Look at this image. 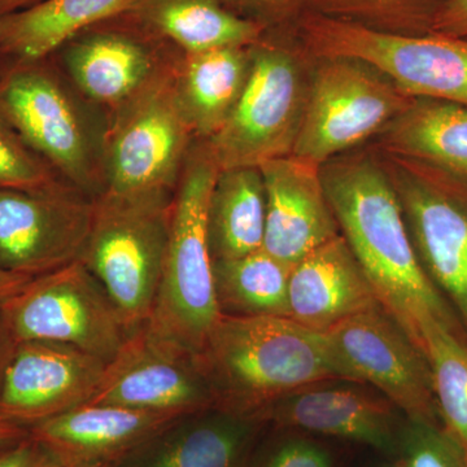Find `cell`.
<instances>
[{"instance_id": "6da1fadb", "label": "cell", "mask_w": 467, "mask_h": 467, "mask_svg": "<svg viewBox=\"0 0 467 467\" xmlns=\"http://www.w3.org/2000/svg\"><path fill=\"white\" fill-rule=\"evenodd\" d=\"M321 175L340 234L383 308L420 349V333L430 322L467 342L453 309L420 265L383 161L368 153L337 156L321 165Z\"/></svg>"}, {"instance_id": "7a4b0ae2", "label": "cell", "mask_w": 467, "mask_h": 467, "mask_svg": "<svg viewBox=\"0 0 467 467\" xmlns=\"http://www.w3.org/2000/svg\"><path fill=\"white\" fill-rule=\"evenodd\" d=\"M196 358L214 409L259 422L288 393L343 380L324 335L287 317L221 316Z\"/></svg>"}, {"instance_id": "3957f363", "label": "cell", "mask_w": 467, "mask_h": 467, "mask_svg": "<svg viewBox=\"0 0 467 467\" xmlns=\"http://www.w3.org/2000/svg\"><path fill=\"white\" fill-rule=\"evenodd\" d=\"M0 115L66 182L92 199L104 192L109 117L51 57L2 61Z\"/></svg>"}, {"instance_id": "277c9868", "label": "cell", "mask_w": 467, "mask_h": 467, "mask_svg": "<svg viewBox=\"0 0 467 467\" xmlns=\"http://www.w3.org/2000/svg\"><path fill=\"white\" fill-rule=\"evenodd\" d=\"M202 140H196L175 187L167 254L147 327L198 356L221 317L208 241V207L218 175Z\"/></svg>"}, {"instance_id": "5b68a950", "label": "cell", "mask_w": 467, "mask_h": 467, "mask_svg": "<svg viewBox=\"0 0 467 467\" xmlns=\"http://www.w3.org/2000/svg\"><path fill=\"white\" fill-rule=\"evenodd\" d=\"M312 58L295 26L269 27L251 46V69L223 128L202 140L220 171L291 155L299 135Z\"/></svg>"}, {"instance_id": "8992f818", "label": "cell", "mask_w": 467, "mask_h": 467, "mask_svg": "<svg viewBox=\"0 0 467 467\" xmlns=\"http://www.w3.org/2000/svg\"><path fill=\"white\" fill-rule=\"evenodd\" d=\"M174 193L95 199L78 261L97 276L131 331L149 321L167 254Z\"/></svg>"}, {"instance_id": "52a82bcc", "label": "cell", "mask_w": 467, "mask_h": 467, "mask_svg": "<svg viewBox=\"0 0 467 467\" xmlns=\"http://www.w3.org/2000/svg\"><path fill=\"white\" fill-rule=\"evenodd\" d=\"M296 30L310 57L359 58L409 97L467 107V39L376 32L312 12Z\"/></svg>"}, {"instance_id": "ba28073f", "label": "cell", "mask_w": 467, "mask_h": 467, "mask_svg": "<svg viewBox=\"0 0 467 467\" xmlns=\"http://www.w3.org/2000/svg\"><path fill=\"white\" fill-rule=\"evenodd\" d=\"M312 69L292 155L318 165L382 133L414 99L359 58L313 57Z\"/></svg>"}, {"instance_id": "9c48e42d", "label": "cell", "mask_w": 467, "mask_h": 467, "mask_svg": "<svg viewBox=\"0 0 467 467\" xmlns=\"http://www.w3.org/2000/svg\"><path fill=\"white\" fill-rule=\"evenodd\" d=\"M2 309L18 343L67 344L107 364L133 333L109 292L81 261L33 278L2 303Z\"/></svg>"}, {"instance_id": "30bf717a", "label": "cell", "mask_w": 467, "mask_h": 467, "mask_svg": "<svg viewBox=\"0 0 467 467\" xmlns=\"http://www.w3.org/2000/svg\"><path fill=\"white\" fill-rule=\"evenodd\" d=\"M418 259L467 337V182L429 165L387 155Z\"/></svg>"}, {"instance_id": "8fae6325", "label": "cell", "mask_w": 467, "mask_h": 467, "mask_svg": "<svg viewBox=\"0 0 467 467\" xmlns=\"http://www.w3.org/2000/svg\"><path fill=\"white\" fill-rule=\"evenodd\" d=\"M171 73L110 117L103 193H174L198 140L175 97Z\"/></svg>"}, {"instance_id": "7c38bea8", "label": "cell", "mask_w": 467, "mask_h": 467, "mask_svg": "<svg viewBox=\"0 0 467 467\" xmlns=\"http://www.w3.org/2000/svg\"><path fill=\"white\" fill-rule=\"evenodd\" d=\"M322 335L343 380L376 387L409 420L442 426L425 353L380 304Z\"/></svg>"}, {"instance_id": "4fadbf2b", "label": "cell", "mask_w": 467, "mask_h": 467, "mask_svg": "<svg viewBox=\"0 0 467 467\" xmlns=\"http://www.w3.org/2000/svg\"><path fill=\"white\" fill-rule=\"evenodd\" d=\"M177 54L124 14L82 30L50 57L110 119L171 75Z\"/></svg>"}, {"instance_id": "5bb4252c", "label": "cell", "mask_w": 467, "mask_h": 467, "mask_svg": "<svg viewBox=\"0 0 467 467\" xmlns=\"http://www.w3.org/2000/svg\"><path fill=\"white\" fill-rule=\"evenodd\" d=\"M95 199L61 182L36 192L0 189V267L36 278L76 263Z\"/></svg>"}, {"instance_id": "9a60e30c", "label": "cell", "mask_w": 467, "mask_h": 467, "mask_svg": "<svg viewBox=\"0 0 467 467\" xmlns=\"http://www.w3.org/2000/svg\"><path fill=\"white\" fill-rule=\"evenodd\" d=\"M91 404L186 417L214 408L213 396L192 353L137 328L104 370Z\"/></svg>"}, {"instance_id": "2e32d148", "label": "cell", "mask_w": 467, "mask_h": 467, "mask_svg": "<svg viewBox=\"0 0 467 467\" xmlns=\"http://www.w3.org/2000/svg\"><path fill=\"white\" fill-rule=\"evenodd\" d=\"M107 362L67 344L20 342L0 386V418L30 429L97 392Z\"/></svg>"}, {"instance_id": "e0dca14e", "label": "cell", "mask_w": 467, "mask_h": 467, "mask_svg": "<svg viewBox=\"0 0 467 467\" xmlns=\"http://www.w3.org/2000/svg\"><path fill=\"white\" fill-rule=\"evenodd\" d=\"M259 168L266 199L263 250L292 269L310 252L340 235L321 165L291 153L267 160Z\"/></svg>"}, {"instance_id": "ac0fdd59", "label": "cell", "mask_w": 467, "mask_h": 467, "mask_svg": "<svg viewBox=\"0 0 467 467\" xmlns=\"http://www.w3.org/2000/svg\"><path fill=\"white\" fill-rule=\"evenodd\" d=\"M343 382L325 380L288 393L270 405L260 420L396 454L401 426L391 402Z\"/></svg>"}, {"instance_id": "d6986e66", "label": "cell", "mask_w": 467, "mask_h": 467, "mask_svg": "<svg viewBox=\"0 0 467 467\" xmlns=\"http://www.w3.org/2000/svg\"><path fill=\"white\" fill-rule=\"evenodd\" d=\"M182 417L110 404L81 405L27 429L64 467L119 463Z\"/></svg>"}, {"instance_id": "ffe728a7", "label": "cell", "mask_w": 467, "mask_h": 467, "mask_svg": "<svg viewBox=\"0 0 467 467\" xmlns=\"http://www.w3.org/2000/svg\"><path fill=\"white\" fill-rule=\"evenodd\" d=\"M378 304L373 285L342 234L292 267L288 318L310 330L324 333Z\"/></svg>"}, {"instance_id": "44dd1931", "label": "cell", "mask_w": 467, "mask_h": 467, "mask_svg": "<svg viewBox=\"0 0 467 467\" xmlns=\"http://www.w3.org/2000/svg\"><path fill=\"white\" fill-rule=\"evenodd\" d=\"M263 425L208 409L175 420L119 467H248Z\"/></svg>"}, {"instance_id": "7402d4cb", "label": "cell", "mask_w": 467, "mask_h": 467, "mask_svg": "<svg viewBox=\"0 0 467 467\" xmlns=\"http://www.w3.org/2000/svg\"><path fill=\"white\" fill-rule=\"evenodd\" d=\"M251 46L178 50L171 81L196 140L213 137L229 119L250 75Z\"/></svg>"}, {"instance_id": "603a6c76", "label": "cell", "mask_w": 467, "mask_h": 467, "mask_svg": "<svg viewBox=\"0 0 467 467\" xmlns=\"http://www.w3.org/2000/svg\"><path fill=\"white\" fill-rule=\"evenodd\" d=\"M380 146L467 182V107L414 98L380 133Z\"/></svg>"}, {"instance_id": "cb8c5ba5", "label": "cell", "mask_w": 467, "mask_h": 467, "mask_svg": "<svg viewBox=\"0 0 467 467\" xmlns=\"http://www.w3.org/2000/svg\"><path fill=\"white\" fill-rule=\"evenodd\" d=\"M126 15L150 36L186 52L251 46L266 30L218 0H135Z\"/></svg>"}, {"instance_id": "d4e9b609", "label": "cell", "mask_w": 467, "mask_h": 467, "mask_svg": "<svg viewBox=\"0 0 467 467\" xmlns=\"http://www.w3.org/2000/svg\"><path fill=\"white\" fill-rule=\"evenodd\" d=\"M135 0H43L0 16V60L50 57L82 30L130 11Z\"/></svg>"}, {"instance_id": "484cf974", "label": "cell", "mask_w": 467, "mask_h": 467, "mask_svg": "<svg viewBox=\"0 0 467 467\" xmlns=\"http://www.w3.org/2000/svg\"><path fill=\"white\" fill-rule=\"evenodd\" d=\"M265 186L259 167L218 171L208 207L212 260H233L263 248Z\"/></svg>"}, {"instance_id": "4316f807", "label": "cell", "mask_w": 467, "mask_h": 467, "mask_svg": "<svg viewBox=\"0 0 467 467\" xmlns=\"http://www.w3.org/2000/svg\"><path fill=\"white\" fill-rule=\"evenodd\" d=\"M291 270L263 248L239 259L213 261L221 316L288 318Z\"/></svg>"}, {"instance_id": "83f0119b", "label": "cell", "mask_w": 467, "mask_h": 467, "mask_svg": "<svg viewBox=\"0 0 467 467\" xmlns=\"http://www.w3.org/2000/svg\"><path fill=\"white\" fill-rule=\"evenodd\" d=\"M441 425L467 453V342L438 322L420 333Z\"/></svg>"}, {"instance_id": "f1b7e54d", "label": "cell", "mask_w": 467, "mask_h": 467, "mask_svg": "<svg viewBox=\"0 0 467 467\" xmlns=\"http://www.w3.org/2000/svg\"><path fill=\"white\" fill-rule=\"evenodd\" d=\"M447 0H306V11L376 32L432 34Z\"/></svg>"}, {"instance_id": "f546056e", "label": "cell", "mask_w": 467, "mask_h": 467, "mask_svg": "<svg viewBox=\"0 0 467 467\" xmlns=\"http://www.w3.org/2000/svg\"><path fill=\"white\" fill-rule=\"evenodd\" d=\"M61 182L66 181L0 115V189L36 192Z\"/></svg>"}, {"instance_id": "4dcf8cb0", "label": "cell", "mask_w": 467, "mask_h": 467, "mask_svg": "<svg viewBox=\"0 0 467 467\" xmlns=\"http://www.w3.org/2000/svg\"><path fill=\"white\" fill-rule=\"evenodd\" d=\"M401 467H467V453L441 425L409 420L401 426L398 444Z\"/></svg>"}, {"instance_id": "1f68e13d", "label": "cell", "mask_w": 467, "mask_h": 467, "mask_svg": "<svg viewBox=\"0 0 467 467\" xmlns=\"http://www.w3.org/2000/svg\"><path fill=\"white\" fill-rule=\"evenodd\" d=\"M248 467H334L330 451L306 438H285L254 454Z\"/></svg>"}, {"instance_id": "d6a6232c", "label": "cell", "mask_w": 467, "mask_h": 467, "mask_svg": "<svg viewBox=\"0 0 467 467\" xmlns=\"http://www.w3.org/2000/svg\"><path fill=\"white\" fill-rule=\"evenodd\" d=\"M236 16L266 27L295 26L306 11V0H218Z\"/></svg>"}, {"instance_id": "836d02e7", "label": "cell", "mask_w": 467, "mask_h": 467, "mask_svg": "<svg viewBox=\"0 0 467 467\" xmlns=\"http://www.w3.org/2000/svg\"><path fill=\"white\" fill-rule=\"evenodd\" d=\"M0 467H64L45 447L26 436L0 447Z\"/></svg>"}, {"instance_id": "e575fe53", "label": "cell", "mask_w": 467, "mask_h": 467, "mask_svg": "<svg viewBox=\"0 0 467 467\" xmlns=\"http://www.w3.org/2000/svg\"><path fill=\"white\" fill-rule=\"evenodd\" d=\"M432 34L467 39V0H447L436 17Z\"/></svg>"}, {"instance_id": "d590c367", "label": "cell", "mask_w": 467, "mask_h": 467, "mask_svg": "<svg viewBox=\"0 0 467 467\" xmlns=\"http://www.w3.org/2000/svg\"><path fill=\"white\" fill-rule=\"evenodd\" d=\"M17 344V340L15 339L11 328L5 321L2 304H0V386H2L3 378H5L9 362L14 358Z\"/></svg>"}, {"instance_id": "8d00e7d4", "label": "cell", "mask_w": 467, "mask_h": 467, "mask_svg": "<svg viewBox=\"0 0 467 467\" xmlns=\"http://www.w3.org/2000/svg\"><path fill=\"white\" fill-rule=\"evenodd\" d=\"M32 279L29 276L15 275V273L7 272L0 267V304L23 290L27 282Z\"/></svg>"}, {"instance_id": "74e56055", "label": "cell", "mask_w": 467, "mask_h": 467, "mask_svg": "<svg viewBox=\"0 0 467 467\" xmlns=\"http://www.w3.org/2000/svg\"><path fill=\"white\" fill-rule=\"evenodd\" d=\"M27 435V429L0 418V447Z\"/></svg>"}, {"instance_id": "f35d334b", "label": "cell", "mask_w": 467, "mask_h": 467, "mask_svg": "<svg viewBox=\"0 0 467 467\" xmlns=\"http://www.w3.org/2000/svg\"><path fill=\"white\" fill-rule=\"evenodd\" d=\"M43 0H0V16L33 7Z\"/></svg>"}, {"instance_id": "ab89813d", "label": "cell", "mask_w": 467, "mask_h": 467, "mask_svg": "<svg viewBox=\"0 0 467 467\" xmlns=\"http://www.w3.org/2000/svg\"><path fill=\"white\" fill-rule=\"evenodd\" d=\"M84 467H119V463H104V465L84 466Z\"/></svg>"}, {"instance_id": "60d3db41", "label": "cell", "mask_w": 467, "mask_h": 467, "mask_svg": "<svg viewBox=\"0 0 467 467\" xmlns=\"http://www.w3.org/2000/svg\"><path fill=\"white\" fill-rule=\"evenodd\" d=\"M382 467H401V466H400V465H399V463H398V462H396V463H393V465H384V466H382Z\"/></svg>"}, {"instance_id": "b9f144b4", "label": "cell", "mask_w": 467, "mask_h": 467, "mask_svg": "<svg viewBox=\"0 0 467 467\" xmlns=\"http://www.w3.org/2000/svg\"><path fill=\"white\" fill-rule=\"evenodd\" d=\"M0 64H2V60H0Z\"/></svg>"}]
</instances>
